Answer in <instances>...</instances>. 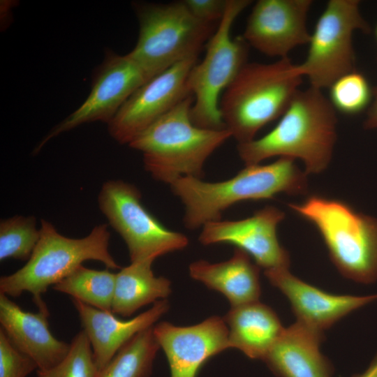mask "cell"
I'll return each instance as SVG.
<instances>
[{
  "mask_svg": "<svg viewBox=\"0 0 377 377\" xmlns=\"http://www.w3.org/2000/svg\"><path fill=\"white\" fill-rule=\"evenodd\" d=\"M336 110L322 90H299L276 126L258 139L237 144L246 165L274 156L301 159L306 174L325 170L337 139Z\"/></svg>",
  "mask_w": 377,
  "mask_h": 377,
  "instance_id": "6da1fadb",
  "label": "cell"
},
{
  "mask_svg": "<svg viewBox=\"0 0 377 377\" xmlns=\"http://www.w3.org/2000/svg\"><path fill=\"white\" fill-rule=\"evenodd\" d=\"M170 186L184 205L185 228L195 230L221 220L222 213L240 201L270 199L280 193L303 194L307 179L294 159L280 157L267 165H247L227 180L212 182L186 177Z\"/></svg>",
  "mask_w": 377,
  "mask_h": 377,
  "instance_id": "7a4b0ae2",
  "label": "cell"
},
{
  "mask_svg": "<svg viewBox=\"0 0 377 377\" xmlns=\"http://www.w3.org/2000/svg\"><path fill=\"white\" fill-rule=\"evenodd\" d=\"M193 101L188 95L128 144L142 152L151 176L168 185L182 177L202 179L207 159L232 137L228 129L195 126L190 115Z\"/></svg>",
  "mask_w": 377,
  "mask_h": 377,
  "instance_id": "3957f363",
  "label": "cell"
},
{
  "mask_svg": "<svg viewBox=\"0 0 377 377\" xmlns=\"http://www.w3.org/2000/svg\"><path fill=\"white\" fill-rule=\"evenodd\" d=\"M302 77L288 57L244 64L219 101L223 121L238 144L254 140L260 129L282 116Z\"/></svg>",
  "mask_w": 377,
  "mask_h": 377,
  "instance_id": "277c9868",
  "label": "cell"
},
{
  "mask_svg": "<svg viewBox=\"0 0 377 377\" xmlns=\"http://www.w3.org/2000/svg\"><path fill=\"white\" fill-rule=\"evenodd\" d=\"M110 239L106 224L95 226L84 237L74 239L61 235L52 223L42 219L40 239L31 257L17 271L1 276L0 293L18 297L29 292L38 309H46L42 295L83 262L94 260L108 269L121 268L109 251Z\"/></svg>",
  "mask_w": 377,
  "mask_h": 377,
  "instance_id": "5b68a950",
  "label": "cell"
},
{
  "mask_svg": "<svg viewBox=\"0 0 377 377\" xmlns=\"http://www.w3.org/2000/svg\"><path fill=\"white\" fill-rule=\"evenodd\" d=\"M289 207L318 230L339 272L358 283L377 280V219L342 200L312 195Z\"/></svg>",
  "mask_w": 377,
  "mask_h": 377,
  "instance_id": "8992f818",
  "label": "cell"
},
{
  "mask_svg": "<svg viewBox=\"0 0 377 377\" xmlns=\"http://www.w3.org/2000/svg\"><path fill=\"white\" fill-rule=\"evenodd\" d=\"M139 35L128 54L154 77L173 65L198 57L214 34V23L195 17L184 1L135 2Z\"/></svg>",
  "mask_w": 377,
  "mask_h": 377,
  "instance_id": "52a82bcc",
  "label": "cell"
},
{
  "mask_svg": "<svg viewBox=\"0 0 377 377\" xmlns=\"http://www.w3.org/2000/svg\"><path fill=\"white\" fill-rule=\"evenodd\" d=\"M251 3L228 0L225 13L207 44L204 59L191 69L186 81L194 101L193 123L200 128L226 129L220 110V94L246 64L249 45L242 36L232 38L230 30L237 17Z\"/></svg>",
  "mask_w": 377,
  "mask_h": 377,
  "instance_id": "ba28073f",
  "label": "cell"
},
{
  "mask_svg": "<svg viewBox=\"0 0 377 377\" xmlns=\"http://www.w3.org/2000/svg\"><path fill=\"white\" fill-rule=\"evenodd\" d=\"M98 203L109 224L125 242L131 263L154 262L188 245L185 235L168 229L145 208L141 193L132 184L122 180L105 182Z\"/></svg>",
  "mask_w": 377,
  "mask_h": 377,
  "instance_id": "9c48e42d",
  "label": "cell"
},
{
  "mask_svg": "<svg viewBox=\"0 0 377 377\" xmlns=\"http://www.w3.org/2000/svg\"><path fill=\"white\" fill-rule=\"evenodd\" d=\"M370 27L360 10L358 0H330L311 34L307 55L297 64L311 87L322 90L355 71L353 35Z\"/></svg>",
  "mask_w": 377,
  "mask_h": 377,
  "instance_id": "30bf717a",
  "label": "cell"
},
{
  "mask_svg": "<svg viewBox=\"0 0 377 377\" xmlns=\"http://www.w3.org/2000/svg\"><path fill=\"white\" fill-rule=\"evenodd\" d=\"M151 78L128 54L122 56L109 50L94 72L88 97L49 131L34 153H38L51 139L80 125L97 121L108 124L132 94Z\"/></svg>",
  "mask_w": 377,
  "mask_h": 377,
  "instance_id": "8fae6325",
  "label": "cell"
},
{
  "mask_svg": "<svg viewBox=\"0 0 377 377\" xmlns=\"http://www.w3.org/2000/svg\"><path fill=\"white\" fill-rule=\"evenodd\" d=\"M198 57L173 65L136 89L108 124L110 135L118 142L128 145L190 95L187 77Z\"/></svg>",
  "mask_w": 377,
  "mask_h": 377,
  "instance_id": "7c38bea8",
  "label": "cell"
},
{
  "mask_svg": "<svg viewBox=\"0 0 377 377\" xmlns=\"http://www.w3.org/2000/svg\"><path fill=\"white\" fill-rule=\"evenodd\" d=\"M285 214L266 206L250 217L236 221H215L202 227L198 241L203 245L233 244L252 257L265 270L289 268L290 256L280 244L276 228Z\"/></svg>",
  "mask_w": 377,
  "mask_h": 377,
  "instance_id": "4fadbf2b",
  "label": "cell"
},
{
  "mask_svg": "<svg viewBox=\"0 0 377 377\" xmlns=\"http://www.w3.org/2000/svg\"><path fill=\"white\" fill-rule=\"evenodd\" d=\"M311 0H259L253 7L243 38L261 53L288 57L297 46L308 44L306 25Z\"/></svg>",
  "mask_w": 377,
  "mask_h": 377,
  "instance_id": "5bb4252c",
  "label": "cell"
},
{
  "mask_svg": "<svg viewBox=\"0 0 377 377\" xmlns=\"http://www.w3.org/2000/svg\"><path fill=\"white\" fill-rule=\"evenodd\" d=\"M153 332L166 355L171 377H196L208 359L230 348L228 325L219 316L186 327L161 322Z\"/></svg>",
  "mask_w": 377,
  "mask_h": 377,
  "instance_id": "9a60e30c",
  "label": "cell"
},
{
  "mask_svg": "<svg viewBox=\"0 0 377 377\" xmlns=\"http://www.w3.org/2000/svg\"><path fill=\"white\" fill-rule=\"evenodd\" d=\"M265 275L287 297L297 321L323 333L353 311L377 300V294L327 293L293 275L288 268L265 270Z\"/></svg>",
  "mask_w": 377,
  "mask_h": 377,
  "instance_id": "2e32d148",
  "label": "cell"
},
{
  "mask_svg": "<svg viewBox=\"0 0 377 377\" xmlns=\"http://www.w3.org/2000/svg\"><path fill=\"white\" fill-rule=\"evenodd\" d=\"M71 301L91 343L98 373L128 341L139 332L153 327L170 307L166 299L158 300L146 311L124 320L112 312L98 309L73 298Z\"/></svg>",
  "mask_w": 377,
  "mask_h": 377,
  "instance_id": "e0dca14e",
  "label": "cell"
},
{
  "mask_svg": "<svg viewBox=\"0 0 377 377\" xmlns=\"http://www.w3.org/2000/svg\"><path fill=\"white\" fill-rule=\"evenodd\" d=\"M49 311H24L8 296L0 293V323L11 343L30 357L38 370H47L67 355L70 344L56 339L49 329Z\"/></svg>",
  "mask_w": 377,
  "mask_h": 377,
  "instance_id": "ac0fdd59",
  "label": "cell"
},
{
  "mask_svg": "<svg viewBox=\"0 0 377 377\" xmlns=\"http://www.w3.org/2000/svg\"><path fill=\"white\" fill-rule=\"evenodd\" d=\"M324 333L296 321L270 348L264 361L279 377H332L334 369L320 350Z\"/></svg>",
  "mask_w": 377,
  "mask_h": 377,
  "instance_id": "d6986e66",
  "label": "cell"
},
{
  "mask_svg": "<svg viewBox=\"0 0 377 377\" xmlns=\"http://www.w3.org/2000/svg\"><path fill=\"white\" fill-rule=\"evenodd\" d=\"M259 267L247 253L236 248L228 260H197L190 264L188 271L191 278L222 293L235 306L259 301Z\"/></svg>",
  "mask_w": 377,
  "mask_h": 377,
  "instance_id": "ffe728a7",
  "label": "cell"
},
{
  "mask_svg": "<svg viewBox=\"0 0 377 377\" xmlns=\"http://www.w3.org/2000/svg\"><path fill=\"white\" fill-rule=\"evenodd\" d=\"M223 318L230 348L251 359L263 360L284 330L275 311L259 301L231 306Z\"/></svg>",
  "mask_w": 377,
  "mask_h": 377,
  "instance_id": "44dd1931",
  "label": "cell"
},
{
  "mask_svg": "<svg viewBox=\"0 0 377 377\" xmlns=\"http://www.w3.org/2000/svg\"><path fill=\"white\" fill-rule=\"evenodd\" d=\"M153 262L131 263L116 274L112 313L129 317L142 306L165 300L171 293V282L156 276Z\"/></svg>",
  "mask_w": 377,
  "mask_h": 377,
  "instance_id": "7402d4cb",
  "label": "cell"
},
{
  "mask_svg": "<svg viewBox=\"0 0 377 377\" xmlns=\"http://www.w3.org/2000/svg\"><path fill=\"white\" fill-rule=\"evenodd\" d=\"M116 274L89 269L82 265L52 288L98 309L112 312Z\"/></svg>",
  "mask_w": 377,
  "mask_h": 377,
  "instance_id": "603a6c76",
  "label": "cell"
},
{
  "mask_svg": "<svg viewBox=\"0 0 377 377\" xmlns=\"http://www.w3.org/2000/svg\"><path fill=\"white\" fill-rule=\"evenodd\" d=\"M153 327L128 341L98 373V377H149L160 348Z\"/></svg>",
  "mask_w": 377,
  "mask_h": 377,
  "instance_id": "cb8c5ba5",
  "label": "cell"
},
{
  "mask_svg": "<svg viewBox=\"0 0 377 377\" xmlns=\"http://www.w3.org/2000/svg\"><path fill=\"white\" fill-rule=\"evenodd\" d=\"M40 239L33 216H14L0 222V260H28Z\"/></svg>",
  "mask_w": 377,
  "mask_h": 377,
  "instance_id": "d4e9b609",
  "label": "cell"
},
{
  "mask_svg": "<svg viewBox=\"0 0 377 377\" xmlns=\"http://www.w3.org/2000/svg\"><path fill=\"white\" fill-rule=\"evenodd\" d=\"M329 100L343 114H357L369 105L373 90L365 76L355 71L336 80L328 88Z\"/></svg>",
  "mask_w": 377,
  "mask_h": 377,
  "instance_id": "484cf974",
  "label": "cell"
},
{
  "mask_svg": "<svg viewBox=\"0 0 377 377\" xmlns=\"http://www.w3.org/2000/svg\"><path fill=\"white\" fill-rule=\"evenodd\" d=\"M38 377H98L89 339L82 330L70 343L66 356L57 365L47 370H36Z\"/></svg>",
  "mask_w": 377,
  "mask_h": 377,
  "instance_id": "4316f807",
  "label": "cell"
},
{
  "mask_svg": "<svg viewBox=\"0 0 377 377\" xmlns=\"http://www.w3.org/2000/svg\"><path fill=\"white\" fill-rule=\"evenodd\" d=\"M36 369V363L19 350L0 328V377H27Z\"/></svg>",
  "mask_w": 377,
  "mask_h": 377,
  "instance_id": "83f0119b",
  "label": "cell"
},
{
  "mask_svg": "<svg viewBox=\"0 0 377 377\" xmlns=\"http://www.w3.org/2000/svg\"><path fill=\"white\" fill-rule=\"evenodd\" d=\"M192 13L201 20L215 23L222 19L228 0H184Z\"/></svg>",
  "mask_w": 377,
  "mask_h": 377,
  "instance_id": "f1b7e54d",
  "label": "cell"
},
{
  "mask_svg": "<svg viewBox=\"0 0 377 377\" xmlns=\"http://www.w3.org/2000/svg\"><path fill=\"white\" fill-rule=\"evenodd\" d=\"M373 97L374 100L369 108L364 124V128L367 129L377 128V87L373 90Z\"/></svg>",
  "mask_w": 377,
  "mask_h": 377,
  "instance_id": "f546056e",
  "label": "cell"
},
{
  "mask_svg": "<svg viewBox=\"0 0 377 377\" xmlns=\"http://www.w3.org/2000/svg\"><path fill=\"white\" fill-rule=\"evenodd\" d=\"M353 377H377V353L362 374H355Z\"/></svg>",
  "mask_w": 377,
  "mask_h": 377,
  "instance_id": "4dcf8cb0",
  "label": "cell"
},
{
  "mask_svg": "<svg viewBox=\"0 0 377 377\" xmlns=\"http://www.w3.org/2000/svg\"><path fill=\"white\" fill-rule=\"evenodd\" d=\"M376 38H377V26H376Z\"/></svg>",
  "mask_w": 377,
  "mask_h": 377,
  "instance_id": "1f68e13d",
  "label": "cell"
}]
</instances>
